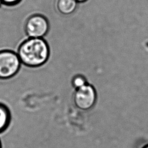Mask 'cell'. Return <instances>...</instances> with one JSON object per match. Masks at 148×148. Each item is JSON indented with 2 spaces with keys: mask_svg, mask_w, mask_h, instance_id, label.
<instances>
[{
  "mask_svg": "<svg viewBox=\"0 0 148 148\" xmlns=\"http://www.w3.org/2000/svg\"><path fill=\"white\" fill-rule=\"evenodd\" d=\"M17 54L24 65L36 68L43 65L48 60L50 50L46 41L42 38H29L18 46Z\"/></svg>",
  "mask_w": 148,
  "mask_h": 148,
  "instance_id": "cell-1",
  "label": "cell"
},
{
  "mask_svg": "<svg viewBox=\"0 0 148 148\" xmlns=\"http://www.w3.org/2000/svg\"><path fill=\"white\" fill-rule=\"evenodd\" d=\"M21 61L17 53L11 50H0V79H8L19 71Z\"/></svg>",
  "mask_w": 148,
  "mask_h": 148,
  "instance_id": "cell-2",
  "label": "cell"
},
{
  "mask_svg": "<svg viewBox=\"0 0 148 148\" xmlns=\"http://www.w3.org/2000/svg\"><path fill=\"white\" fill-rule=\"evenodd\" d=\"M49 24L45 16L40 14L30 16L24 24V31L29 38H42L47 33Z\"/></svg>",
  "mask_w": 148,
  "mask_h": 148,
  "instance_id": "cell-3",
  "label": "cell"
},
{
  "mask_svg": "<svg viewBox=\"0 0 148 148\" xmlns=\"http://www.w3.org/2000/svg\"><path fill=\"white\" fill-rule=\"evenodd\" d=\"M97 93L94 87L88 83L76 89L73 94V102L76 106L82 110L91 109L95 103Z\"/></svg>",
  "mask_w": 148,
  "mask_h": 148,
  "instance_id": "cell-4",
  "label": "cell"
},
{
  "mask_svg": "<svg viewBox=\"0 0 148 148\" xmlns=\"http://www.w3.org/2000/svg\"><path fill=\"white\" fill-rule=\"evenodd\" d=\"M77 2L75 0H57L56 8L59 13L64 15L73 13L76 8Z\"/></svg>",
  "mask_w": 148,
  "mask_h": 148,
  "instance_id": "cell-5",
  "label": "cell"
},
{
  "mask_svg": "<svg viewBox=\"0 0 148 148\" xmlns=\"http://www.w3.org/2000/svg\"><path fill=\"white\" fill-rule=\"evenodd\" d=\"M11 121V113L9 108L0 102V133L7 130Z\"/></svg>",
  "mask_w": 148,
  "mask_h": 148,
  "instance_id": "cell-6",
  "label": "cell"
},
{
  "mask_svg": "<svg viewBox=\"0 0 148 148\" xmlns=\"http://www.w3.org/2000/svg\"><path fill=\"white\" fill-rule=\"evenodd\" d=\"M87 81L86 78L82 75H76L75 76L72 81V84L75 89L79 88L86 84H87Z\"/></svg>",
  "mask_w": 148,
  "mask_h": 148,
  "instance_id": "cell-7",
  "label": "cell"
},
{
  "mask_svg": "<svg viewBox=\"0 0 148 148\" xmlns=\"http://www.w3.org/2000/svg\"><path fill=\"white\" fill-rule=\"evenodd\" d=\"M2 4L8 6H13L18 5L22 0H1Z\"/></svg>",
  "mask_w": 148,
  "mask_h": 148,
  "instance_id": "cell-8",
  "label": "cell"
},
{
  "mask_svg": "<svg viewBox=\"0 0 148 148\" xmlns=\"http://www.w3.org/2000/svg\"><path fill=\"white\" fill-rule=\"evenodd\" d=\"M77 3H83L86 2L87 0H75Z\"/></svg>",
  "mask_w": 148,
  "mask_h": 148,
  "instance_id": "cell-9",
  "label": "cell"
},
{
  "mask_svg": "<svg viewBox=\"0 0 148 148\" xmlns=\"http://www.w3.org/2000/svg\"><path fill=\"white\" fill-rule=\"evenodd\" d=\"M0 148H2V146H1V140H0Z\"/></svg>",
  "mask_w": 148,
  "mask_h": 148,
  "instance_id": "cell-10",
  "label": "cell"
},
{
  "mask_svg": "<svg viewBox=\"0 0 148 148\" xmlns=\"http://www.w3.org/2000/svg\"><path fill=\"white\" fill-rule=\"evenodd\" d=\"M1 4H2V2H1V1L0 0V6H1Z\"/></svg>",
  "mask_w": 148,
  "mask_h": 148,
  "instance_id": "cell-11",
  "label": "cell"
},
{
  "mask_svg": "<svg viewBox=\"0 0 148 148\" xmlns=\"http://www.w3.org/2000/svg\"><path fill=\"white\" fill-rule=\"evenodd\" d=\"M144 148H148V146H146V147H145Z\"/></svg>",
  "mask_w": 148,
  "mask_h": 148,
  "instance_id": "cell-12",
  "label": "cell"
}]
</instances>
